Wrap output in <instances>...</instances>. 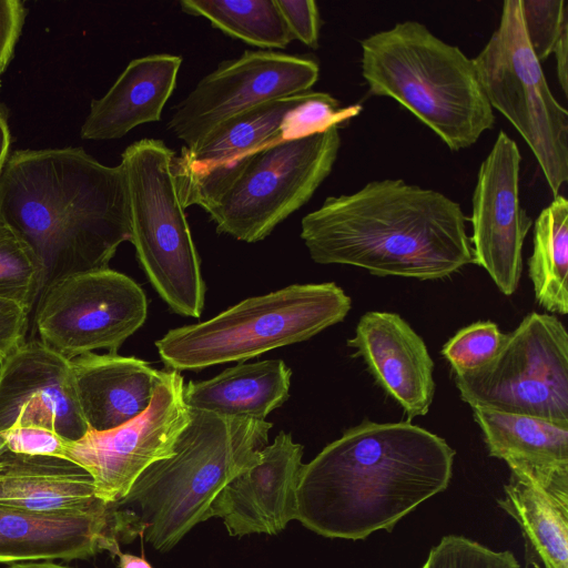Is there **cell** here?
<instances>
[{
  "label": "cell",
  "mask_w": 568,
  "mask_h": 568,
  "mask_svg": "<svg viewBox=\"0 0 568 568\" xmlns=\"http://www.w3.org/2000/svg\"><path fill=\"white\" fill-rule=\"evenodd\" d=\"M180 6L250 45L286 49L293 41L275 0H181Z\"/></svg>",
  "instance_id": "cell-27"
},
{
  "label": "cell",
  "mask_w": 568,
  "mask_h": 568,
  "mask_svg": "<svg viewBox=\"0 0 568 568\" xmlns=\"http://www.w3.org/2000/svg\"><path fill=\"white\" fill-rule=\"evenodd\" d=\"M0 220L37 261L40 293L62 276L108 268L131 237L123 168L83 148L17 150L0 173Z\"/></svg>",
  "instance_id": "cell-2"
},
{
  "label": "cell",
  "mask_w": 568,
  "mask_h": 568,
  "mask_svg": "<svg viewBox=\"0 0 568 568\" xmlns=\"http://www.w3.org/2000/svg\"><path fill=\"white\" fill-rule=\"evenodd\" d=\"M301 239L315 263L376 276L434 281L475 264L459 203L402 179L326 197L302 219Z\"/></svg>",
  "instance_id": "cell-3"
},
{
  "label": "cell",
  "mask_w": 568,
  "mask_h": 568,
  "mask_svg": "<svg viewBox=\"0 0 568 568\" xmlns=\"http://www.w3.org/2000/svg\"><path fill=\"white\" fill-rule=\"evenodd\" d=\"M371 94L413 113L452 150L477 142L495 116L473 59L417 21L396 23L361 41Z\"/></svg>",
  "instance_id": "cell-5"
},
{
  "label": "cell",
  "mask_w": 568,
  "mask_h": 568,
  "mask_svg": "<svg viewBox=\"0 0 568 568\" xmlns=\"http://www.w3.org/2000/svg\"><path fill=\"white\" fill-rule=\"evenodd\" d=\"M528 275L537 303L546 311L568 313V201L554 197L534 222Z\"/></svg>",
  "instance_id": "cell-26"
},
{
  "label": "cell",
  "mask_w": 568,
  "mask_h": 568,
  "mask_svg": "<svg viewBox=\"0 0 568 568\" xmlns=\"http://www.w3.org/2000/svg\"><path fill=\"white\" fill-rule=\"evenodd\" d=\"M272 424L190 409L174 453L150 465L119 506L131 510L143 539L168 551L210 518L219 493L268 444Z\"/></svg>",
  "instance_id": "cell-4"
},
{
  "label": "cell",
  "mask_w": 568,
  "mask_h": 568,
  "mask_svg": "<svg viewBox=\"0 0 568 568\" xmlns=\"http://www.w3.org/2000/svg\"><path fill=\"white\" fill-rule=\"evenodd\" d=\"M291 376L281 359L242 363L213 378L190 382L183 397L192 410L264 420L288 398Z\"/></svg>",
  "instance_id": "cell-24"
},
{
  "label": "cell",
  "mask_w": 568,
  "mask_h": 568,
  "mask_svg": "<svg viewBox=\"0 0 568 568\" xmlns=\"http://www.w3.org/2000/svg\"><path fill=\"white\" fill-rule=\"evenodd\" d=\"M183 392L182 375L174 369L165 372L143 414L110 430L89 429L67 443L64 459L90 474L99 499L119 503L150 465L174 453L175 442L190 422Z\"/></svg>",
  "instance_id": "cell-13"
},
{
  "label": "cell",
  "mask_w": 568,
  "mask_h": 568,
  "mask_svg": "<svg viewBox=\"0 0 568 568\" xmlns=\"http://www.w3.org/2000/svg\"><path fill=\"white\" fill-rule=\"evenodd\" d=\"M318 63L305 55L245 50L222 61L174 106L168 130L185 148L196 145L224 120L262 103L310 91Z\"/></svg>",
  "instance_id": "cell-12"
},
{
  "label": "cell",
  "mask_w": 568,
  "mask_h": 568,
  "mask_svg": "<svg viewBox=\"0 0 568 568\" xmlns=\"http://www.w3.org/2000/svg\"><path fill=\"white\" fill-rule=\"evenodd\" d=\"M471 409L489 456L568 504V425L483 407Z\"/></svg>",
  "instance_id": "cell-20"
},
{
  "label": "cell",
  "mask_w": 568,
  "mask_h": 568,
  "mask_svg": "<svg viewBox=\"0 0 568 568\" xmlns=\"http://www.w3.org/2000/svg\"><path fill=\"white\" fill-rule=\"evenodd\" d=\"M351 307V297L333 282L294 284L171 329L155 346L168 367L201 371L306 341L342 322Z\"/></svg>",
  "instance_id": "cell-6"
},
{
  "label": "cell",
  "mask_w": 568,
  "mask_h": 568,
  "mask_svg": "<svg viewBox=\"0 0 568 568\" xmlns=\"http://www.w3.org/2000/svg\"><path fill=\"white\" fill-rule=\"evenodd\" d=\"M69 361L82 417L94 432L113 429L143 414L165 373L140 358L112 353L90 352Z\"/></svg>",
  "instance_id": "cell-21"
},
{
  "label": "cell",
  "mask_w": 568,
  "mask_h": 568,
  "mask_svg": "<svg viewBox=\"0 0 568 568\" xmlns=\"http://www.w3.org/2000/svg\"><path fill=\"white\" fill-rule=\"evenodd\" d=\"M473 61L490 106L518 131L554 197L559 195L568 180V112L530 48L520 0L504 1L497 29Z\"/></svg>",
  "instance_id": "cell-8"
},
{
  "label": "cell",
  "mask_w": 568,
  "mask_h": 568,
  "mask_svg": "<svg viewBox=\"0 0 568 568\" xmlns=\"http://www.w3.org/2000/svg\"><path fill=\"white\" fill-rule=\"evenodd\" d=\"M148 301L129 276L111 268L79 272L49 284L34 305V327L47 347L72 359L112 354L145 322Z\"/></svg>",
  "instance_id": "cell-11"
},
{
  "label": "cell",
  "mask_w": 568,
  "mask_h": 568,
  "mask_svg": "<svg viewBox=\"0 0 568 568\" xmlns=\"http://www.w3.org/2000/svg\"><path fill=\"white\" fill-rule=\"evenodd\" d=\"M142 536L135 515L118 503L82 513H44L0 505V562L119 556L120 542Z\"/></svg>",
  "instance_id": "cell-15"
},
{
  "label": "cell",
  "mask_w": 568,
  "mask_h": 568,
  "mask_svg": "<svg viewBox=\"0 0 568 568\" xmlns=\"http://www.w3.org/2000/svg\"><path fill=\"white\" fill-rule=\"evenodd\" d=\"M41 291V273L27 245L0 220V297L30 312Z\"/></svg>",
  "instance_id": "cell-28"
},
{
  "label": "cell",
  "mask_w": 568,
  "mask_h": 568,
  "mask_svg": "<svg viewBox=\"0 0 568 568\" xmlns=\"http://www.w3.org/2000/svg\"><path fill=\"white\" fill-rule=\"evenodd\" d=\"M454 457L444 438L408 420L365 419L303 464L295 520L327 538L390 532L448 487Z\"/></svg>",
  "instance_id": "cell-1"
},
{
  "label": "cell",
  "mask_w": 568,
  "mask_h": 568,
  "mask_svg": "<svg viewBox=\"0 0 568 568\" xmlns=\"http://www.w3.org/2000/svg\"><path fill=\"white\" fill-rule=\"evenodd\" d=\"M520 10L528 42L541 63L568 30V3L565 0H520Z\"/></svg>",
  "instance_id": "cell-32"
},
{
  "label": "cell",
  "mask_w": 568,
  "mask_h": 568,
  "mask_svg": "<svg viewBox=\"0 0 568 568\" xmlns=\"http://www.w3.org/2000/svg\"><path fill=\"white\" fill-rule=\"evenodd\" d=\"M10 568H69L62 565L53 564L50 561H43V562H22L11 566Z\"/></svg>",
  "instance_id": "cell-40"
},
{
  "label": "cell",
  "mask_w": 568,
  "mask_h": 568,
  "mask_svg": "<svg viewBox=\"0 0 568 568\" xmlns=\"http://www.w3.org/2000/svg\"><path fill=\"white\" fill-rule=\"evenodd\" d=\"M90 474L64 458L6 452L0 458V505L44 513L103 508Z\"/></svg>",
  "instance_id": "cell-23"
},
{
  "label": "cell",
  "mask_w": 568,
  "mask_h": 568,
  "mask_svg": "<svg viewBox=\"0 0 568 568\" xmlns=\"http://www.w3.org/2000/svg\"><path fill=\"white\" fill-rule=\"evenodd\" d=\"M306 92L268 101L235 114L212 129L193 148L173 159V173L184 209H206L233 181L257 150L282 141L286 113Z\"/></svg>",
  "instance_id": "cell-16"
},
{
  "label": "cell",
  "mask_w": 568,
  "mask_h": 568,
  "mask_svg": "<svg viewBox=\"0 0 568 568\" xmlns=\"http://www.w3.org/2000/svg\"><path fill=\"white\" fill-rule=\"evenodd\" d=\"M556 57L558 82L568 95V30L564 31L552 51Z\"/></svg>",
  "instance_id": "cell-37"
},
{
  "label": "cell",
  "mask_w": 568,
  "mask_h": 568,
  "mask_svg": "<svg viewBox=\"0 0 568 568\" xmlns=\"http://www.w3.org/2000/svg\"><path fill=\"white\" fill-rule=\"evenodd\" d=\"M2 435L8 452L27 456L64 458L69 442L57 432L39 425L12 426Z\"/></svg>",
  "instance_id": "cell-33"
},
{
  "label": "cell",
  "mask_w": 568,
  "mask_h": 568,
  "mask_svg": "<svg viewBox=\"0 0 568 568\" xmlns=\"http://www.w3.org/2000/svg\"><path fill=\"white\" fill-rule=\"evenodd\" d=\"M359 111V105L341 108L339 102L328 93L307 91L303 100L286 113L280 138L282 141L306 138L331 126H339Z\"/></svg>",
  "instance_id": "cell-30"
},
{
  "label": "cell",
  "mask_w": 568,
  "mask_h": 568,
  "mask_svg": "<svg viewBox=\"0 0 568 568\" xmlns=\"http://www.w3.org/2000/svg\"><path fill=\"white\" fill-rule=\"evenodd\" d=\"M302 457L303 446L281 432L219 493L210 518H221L234 537L281 532L296 519Z\"/></svg>",
  "instance_id": "cell-18"
},
{
  "label": "cell",
  "mask_w": 568,
  "mask_h": 568,
  "mask_svg": "<svg viewBox=\"0 0 568 568\" xmlns=\"http://www.w3.org/2000/svg\"><path fill=\"white\" fill-rule=\"evenodd\" d=\"M454 382L471 408L568 425L567 329L555 315L531 312L487 365Z\"/></svg>",
  "instance_id": "cell-10"
},
{
  "label": "cell",
  "mask_w": 568,
  "mask_h": 568,
  "mask_svg": "<svg viewBox=\"0 0 568 568\" xmlns=\"http://www.w3.org/2000/svg\"><path fill=\"white\" fill-rule=\"evenodd\" d=\"M375 382L406 413L425 416L435 394L434 362L423 338L398 314L366 312L347 339Z\"/></svg>",
  "instance_id": "cell-19"
},
{
  "label": "cell",
  "mask_w": 568,
  "mask_h": 568,
  "mask_svg": "<svg viewBox=\"0 0 568 568\" xmlns=\"http://www.w3.org/2000/svg\"><path fill=\"white\" fill-rule=\"evenodd\" d=\"M175 152L142 139L121 154L136 258L160 297L179 315L199 318L205 300L201 261L173 173Z\"/></svg>",
  "instance_id": "cell-7"
},
{
  "label": "cell",
  "mask_w": 568,
  "mask_h": 568,
  "mask_svg": "<svg viewBox=\"0 0 568 568\" xmlns=\"http://www.w3.org/2000/svg\"><path fill=\"white\" fill-rule=\"evenodd\" d=\"M30 311L13 300L0 297V361L26 342Z\"/></svg>",
  "instance_id": "cell-35"
},
{
  "label": "cell",
  "mask_w": 568,
  "mask_h": 568,
  "mask_svg": "<svg viewBox=\"0 0 568 568\" xmlns=\"http://www.w3.org/2000/svg\"><path fill=\"white\" fill-rule=\"evenodd\" d=\"M0 364H1V361H0Z\"/></svg>",
  "instance_id": "cell-43"
},
{
  "label": "cell",
  "mask_w": 568,
  "mask_h": 568,
  "mask_svg": "<svg viewBox=\"0 0 568 568\" xmlns=\"http://www.w3.org/2000/svg\"><path fill=\"white\" fill-rule=\"evenodd\" d=\"M497 504L518 523L528 560L542 568H568V504L514 474Z\"/></svg>",
  "instance_id": "cell-25"
},
{
  "label": "cell",
  "mask_w": 568,
  "mask_h": 568,
  "mask_svg": "<svg viewBox=\"0 0 568 568\" xmlns=\"http://www.w3.org/2000/svg\"><path fill=\"white\" fill-rule=\"evenodd\" d=\"M181 65L182 58L169 53L130 61L108 92L91 101L80 136L92 141L114 140L138 125L160 121Z\"/></svg>",
  "instance_id": "cell-22"
},
{
  "label": "cell",
  "mask_w": 568,
  "mask_h": 568,
  "mask_svg": "<svg viewBox=\"0 0 568 568\" xmlns=\"http://www.w3.org/2000/svg\"><path fill=\"white\" fill-rule=\"evenodd\" d=\"M520 162L517 143L500 131L479 166L471 200L475 264L506 296L518 288L524 242L534 224L519 201Z\"/></svg>",
  "instance_id": "cell-14"
},
{
  "label": "cell",
  "mask_w": 568,
  "mask_h": 568,
  "mask_svg": "<svg viewBox=\"0 0 568 568\" xmlns=\"http://www.w3.org/2000/svg\"><path fill=\"white\" fill-rule=\"evenodd\" d=\"M339 146L338 125L271 143L250 155L204 211L219 233L246 243L262 241L310 201L331 174Z\"/></svg>",
  "instance_id": "cell-9"
},
{
  "label": "cell",
  "mask_w": 568,
  "mask_h": 568,
  "mask_svg": "<svg viewBox=\"0 0 568 568\" xmlns=\"http://www.w3.org/2000/svg\"><path fill=\"white\" fill-rule=\"evenodd\" d=\"M6 452H8L7 443L2 433H0V458Z\"/></svg>",
  "instance_id": "cell-41"
},
{
  "label": "cell",
  "mask_w": 568,
  "mask_h": 568,
  "mask_svg": "<svg viewBox=\"0 0 568 568\" xmlns=\"http://www.w3.org/2000/svg\"><path fill=\"white\" fill-rule=\"evenodd\" d=\"M0 89H1V80H0Z\"/></svg>",
  "instance_id": "cell-42"
},
{
  "label": "cell",
  "mask_w": 568,
  "mask_h": 568,
  "mask_svg": "<svg viewBox=\"0 0 568 568\" xmlns=\"http://www.w3.org/2000/svg\"><path fill=\"white\" fill-rule=\"evenodd\" d=\"M120 568H152V566L142 557L131 554H119Z\"/></svg>",
  "instance_id": "cell-39"
},
{
  "label": "cell",
  "mask_w": 568,
  "mask_h": 568,
  "mask_svg": "<svg viewBox=\"0 0 568 568\" xmlns=\"http://www.w3.org/2000/svg\"><path fill=\"white\" fill-rule=\"evenodd\" d=\"M26 18L20 0H0V75L9 65Z\"/></svg>",
  "instance_id": "cell-36"
},
{
  "label": "cell",
  "mask_w": 568,
  "mask_h": 568,
  "mask_svg": "<svg viewBox=\"0 0 568 568\" xmlns=\"http://www.w3.org/2000/svg\"><path fill=\"white\" fill-rule=\"evenodd\" d=\"M507 333L491 321L475 322L459 329L442 348L453 375L466 374L487 365L501 348Z\"/></svg>",
  "instance_id": "cell-29"
},
{
  "label": "cell",
  "mask_w": 568,
  "mask_h": 568,
  "mask_svg": "<svg viewBox=\"0 0 568 568\" xmlns=\"http://www.w3.org/2000/svg\"><path fill=\"white\" fill-rule=\"evenodd\" d=\"M11 134L8 122V111L0 104V173L10 154Z\"/></svg>",
  "instance_id": "cell-38"
},
{
  "label": "cell",
  "mask_w": 568,
  "mask_h": 568,
  "mask_svg": "<svg viewBox=\"0 0 568 568\" xmlns=\"http://www.w3.org/2000/svg\"><path fill=\"white\" fill-rule=\"evenodd\" d=\"M293 38L311 49L318 47L321 16L313 0H275Z\"/></svg>",
  "instance_id": "cell-34"
},
{
  "label": "cell",
  "mask_w": 568,
  "mask_h": 568,
  "mask_svg": "<svg viewBox=\"0 0 568 568\" xmlns=\"http://www.w3.org/2000/svg\"><path fill=\"white\" fill-rule=\"evenodd\" d=\"M422 568H520V565L508 550H491L466 537L448 535L430 549Z\"/></svg>",
  "instance_id": "cell-31"
},
{
  "label": "cell",
  "mask_w": 568,
  "mask_h": 568,
  "mask_svg": "<svg viewBox=\"0 0 568 568\" xmlns=\"http://www.w3.org/2000/svg\"><path fill=\"white\" fill-rule=\"evenodd\" d=\"M22 425L48 427L67 440L89 430L70 361L39 339L23 342L0 364V433Z\"/></svg>",
  "instance_id": "cell-17"
}]
</instances>
